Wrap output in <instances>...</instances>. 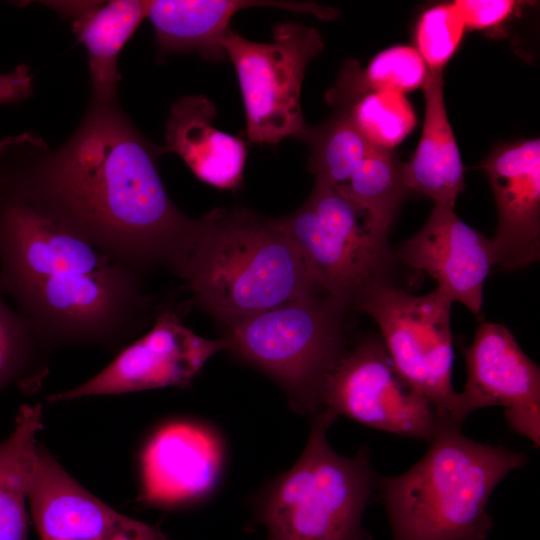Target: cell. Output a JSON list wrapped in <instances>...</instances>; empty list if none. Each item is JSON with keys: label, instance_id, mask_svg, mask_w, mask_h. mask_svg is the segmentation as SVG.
<instances>
[{"label": "cell", "instance_id": "obj_1", "mask_svg": "<svg viewBox=\"0 0 540 540\" xmlns=\"http://www.w3.org/2000/svg\"><path fill=\"white\" fill-rule=\"evenodd\" d=\"M153 144L114 101H90L72 136L50 149L22 133L0 141V186L119 262L181 277L198 220L171 200Z\"/></svg>", "mask_w": 540, "mask_h": 540}, {"label": "cell", "instance_id": "obj_2", "mask_svg": "<svg viewBox=\"0 0 540 540\" xmlns=\"http://www.w3.org/2000/svg\"><path fill=\"white\" fill-rule=\"evenodd\" d=\"M144 276L0 186V292L47 350L136 339L159 308Z\"/></svg>", "mask_w": 540, "mask_h": 540}, {"label": "cell", "instance_id": "obj_3", "mask_svg": "<svg viewBox=\"0 0 540 540\" xmlns=\"http://www.w3.org/2000/svg\"><path fill=\"white\" fill-rule=\"evenodd\" d=\"M461 427L437 419L430 447L416 464L377 478L392 540H488L489 498L511 471L527 464V456L470 439Z\"/></svg>", "mask_w": 540, "mask_h": 540}, {"label": "cell", "instance_id": "obj_4", "mask_svg": "<svg viewBox=\"0 0 540 540\" xmlns=\"http://www.w3.org/2000/svg\"><path fill=\"white\" fill-rule=\"evenodd\" d=\"M181 278L194 301L227 325L317 290L275 220L241 208H216L198 220Z\"/></svg>", "mask_w": 540, "mask_h": 540}, {"label": "cell", "instance_id": "obj_5", "mask_svg": "<svg viewBox=\"0 0 540 540\" xmlns=\"http://www.w3.org/2000/svg\"><path fill=\"white\" fill-rule=\"evenodd\" d=\"M336 418L326 408L313 415L301 456L259 496L265 540H370L362 517L378 476L367 447L353 457L331 448L327 430Z\"/></svg>", "mask_w": 540, "mask_h": 540}, {"label": "cell", "instance_id": "obj_6", "mask_svg": "<svg viewBox=\"0 0 540 540\" xmlns=\"http://www.w3.org/2000/svg\"><path fill=\"white\" fill-rule=\"evenodd\" d=\"M343 308L329 296L311 294L229 324L224 339L228 349L274 378L296 411L314 415L346 351Z\"/></svg>", "mask_w": 540, "mask_h": 540}, {"label": "cell", "instance_id": "obj_7", "mask_svg": "<svg viewBox=\"0 0 540 540\" xmlns=\"http://www.w3.org/2000/svg\"><path fill=\"white\" fill-rule=\"evenodd\" d=\"M299 251L317 289L344 307L384 281L390 262L387 238L335 187L316 182L307 201L274 219Z\"/></svg>", "mask_w": 540, "mask_h": 540}, {"label": "cell", "instance_id": "obj_8", "mask_svg": "<svg viewBox=\"0 0 540 540\" xmlns=\"http://www.w3.org/2000/svg\"><path fill=\"white\" fill-rule=\"evenodd\" d=\"M270 42H256L229 29L221 43L242 94L250 142L276 145L299 139L307 127L301 89L309 62L324 48L320 32L296 22L278 23Z\"/></svg>", "mask_w": 540, "mask_h": 540}, {"label": "cell", "instance_id": "obj_9", "mask_svg": "<svg viewBox=\"0 0 540 540\" xmlns=\"http://www.w3.org/2000/svg\"><path fill=\"white\" fill-rule=\"evenodd\" d=\"M452 303L439 288L413 295L385 281L356 302L378 325L399 378L432 403L437 419L450 418L458 394L452 387Z\"/></svg>", "mask_w": 540, "mask_h": 540}, {"label": "cell", "instance_id": "obj_10", "mask_svg": "<svg viewBox=\"0 0 540 540\" xmlns=\"http://www.w3.org/2000/svg\"><path fill=\"white\" fill-rule=\"evenodd\" d=\"M322 408L381 431L431 441L437 417L432 403L395 372L382 342L346 350L325 384Z\"/></svg>", "mask_w": 540, "mask_h": 540}, {"label": "cell", "instance_id": "obj_11", "mask_svg": "<svg viewBox=\"0 0 540 540\" xmlns=\"http://www.w3.org/2000/svg\"><path fill=\"white\" fill-rule=\"evenodd\" d=\"M151 328L123 347L86 382L48 397L51 402L118 395L163 387L187 388L206 361L228 349L225 339L201 337L182 323L177 310L159 306Z\"/></svg>", "mask_w": 540, "mask_h": 540}, {"label": "cell", "instance_id": "obj_12", "mask_svg": "<svg viewBox=\"0 0 540 540\" xmlns=\"http://www.w3.org/2000/svg\"><path fill=\"white\" fill-rule=\"evenodd\" d=\"M467 381L449 421L462 426L474 411L502 406L512 431L540 446V369L502 324L483 322L462 348Z\"/></svg>", "mask_w": 540, "mask_h": 540}, {"label": "cell", "instance_id": "obj_13", "mask_svg": "<svg viewBox=\"0 0 540 540\" xmlns=\"http://www.w3.org/2000/svg\"><path fill=\"white\" fill-rule=\"evenodd\" d=\"M497 207L495 264L521 270L540 256V140L496 147L482 164Z\"/></svg>", "mask_w": 540, "mask_h": 540}, {"label": "cell", "instance_id": "obj_14", "mask_svg": "<svg viewBox=\"0 0 540 540\" xmlns=\"http://www.w3.org/2000/svg\"><path fill=\"white\" fill-rule=\"evenodd\" d=\"M402 261L426 272L454 302L478 315L483 286L495 264L491 239L467 225L454 208L434 205L421 230L399 249Z\"/></svg>", "mask_w": 540, "mask_h": 540}, {"label": "cell", "instance_id": "obj_15", "mask_svg": "<svg viewBox=\"0 0 540 540\" xmlns=\"http://www.w3.org/2000/svg\"><path fill=\"white\" fill-rule=\"evenodd\" d=\"M223 459L222 441L208 426L176 422L162 427L143 457L145 500L174 505L205 497L220 478Z\"/></svg>", "mask_w": 540, "mask_h": 540}, {"label": "cell", "instance_id": "obj_16", "mask_svg": "<svg viewBox=\"0 0 540 540\" xmlns=\"http://www.w3.org/2000/svg\"><path fill=\"white\" fill-rule=\"evenodd\" d=\"M267 6L331 20L335 8L312 2L264 0H150L147 18L156 38L159 54L197 52L210 61L227 60L222 39L240 10Z\"/></svg>", "mask_w": 540, "mask_h": 540}, {"label": "cell", "instance_id": "obj_17", "mask_svg": "<svg viewBox=\"0 0 540 540\" xmlns=\"http://www.w3.org/2000/svg\"><path fill=\"white\" fill-rule=\"evenodd\" d=\"M28 500L41 540H111L128 518L87 491L41 446Z\"/></svg>", "mask_w": 540, "mask_h": 540}, {"label": "cell", "instance_id": "obj_18", "mask_svg": "<svg viewBox=\"0 0 540 540\" xmlns=\"http://www.w3.org/2000/svg\"><path fill=\"white\" fill-rule=\"evenodd\" d=\"M214 103L203 95L184 96L171 107L165 125L164 153L179 155L201 181L235 190L243 180L246 142L217 129Z\"/></svg>", "mask_w": 540, "mask_h": 540}, {"label": "cell", "instance_id": "obj_19", "mask_svg": "<svg viewBox=\"0 0 540 540\" xmlns=\"http://www.w3.org/2000/svg\"><path fill=\"white\" fill-rule=\"evenodd\" d=\"M44 4L70 21L75 35L86 48L91 100H117L118 57L147 18L148 1H50Z\"/></svg>", "mask_w": 540, "mask_h": 540}, {"label": "cell", "instance_id": "obj_20", "mask_svg": "<svg viewBox=\"0 0 540 540\" xmlns=\"http://www.w3.org/2000/svg\"><path fill=\"white\" fill-rule=\"evenodd\" d=\"M422 88L424 123L413 157L403 165L405 186L426 195L434 205L455 208L465 188L464 167L446 110L443 71H429Z\"/></svg>", "mask_w": 540, "mask_h": 540}, {"label": "cell", "instance_id": "obj_21", "mask_svg": "<svg viewBox=\"0 0 540 540\" xmlns=\"http://www.w3.org/2000/svg\"><path fill=\"white\" fill-rule=\"evenodd\" d=\"M42 428L41 405H22L12 432L0 443V540H28L26 502Z\"/></svg>", "mask_w": 540, "mask_h": 540}, {"label": "cell", "instance_id": "obj_22", "mask_svg": "<svg viewBox=\"0 0 540 540\" xmlns=\"http://www.w3.org/2000/svg\"><path fill=\"white\" fill-rule=\"evenodd\" d=\"M428 72L415 47L395 45L377 53L365 69L355 60L348 61L326 98L334 106L371 91L406 95L424 86Z\"/></svg>", "mask_w": 540, "mask_h": 540}, {"label": "cell", "instance_id": "obj_23", "mask_svg": "<svg viewBox=\"0 0 540 540\" xmlns=\"http://www.w3.org/2000/svg\"><path fill=\"white\" fill-rule=\"evenodd\" d=\"M403 165L393 150L374 147L347 184L336 188L365 214L371 229L384 238L408 191Z\"/></svg>", "mask_w": 540, "mask_h": 540}, {"label": "cell", "instance_id": "obj_24", "mask_svg": "<svg viewBox=\"0 0 540 540\" xmlns=\"http://www.w3.org/2000/svg\"><path fill=\"white\" fill-rule=\"evenodd\" d=\"M299 139L309 147L308 169L315 175L316 182L335 188L347 184L374 148L344 109H335L319 125H307Z\"/></svg>", "mask_w": 540, "mask_h": 540}, {"label": "cell", "instance_id": "obj_25", "mask_svg": "<svg viewBox=\"0 0 540 540\" xmlns=\"http://www.w3.org/2000/svg\"><path fill=\"white\" fill-rule=\"evenodd\" d=\"M47 349L0 295V392L10 385L35 391L47 372Z\"/></svg>", "mask_w": 540, "mask_h": 540}, {"label": "cell", "instance_id": "obj_26", "mask_svg": "<svg viewBox=\"0 0 540 540\" xmlns=\"http://www.w3.org/2000/svg\"><path fill=\"white\" fill-rule=\"evenodd\" d=\"M333 107L346 110L366 140L377 148L393 150L417 123L406 95L395 92L371 91Z\"/></svg>", "mask_w": 540, "mask_h": 540}, {"label": "cell", "instance_id": "obj_27", "mask_svg": "<svg viewBox=\"0 0 540 540\" xmlns=\"http://www.w3.org/2000/svg\"><path fill=\"white\" fill-rule=\"evenodd\" d=\"M466 26L453 2L426 9L415 27V49L428 71L441 72L460 46Z\"/></svg>", "mask_w": 540, "mask_h": 540}, {"label": "cell", "instance_id": "obj_28", "mask_svg": "<svg viewBox=\"0 0 540 540\" xmlns=\"http://www.w3.org/2000/svg\"><path fill=\"white\" fill-rule=\"evenodd\" d=\"M454 6L466 29H495L509 20L522 5L514 0H455Z\"/></svg>", "mask_w": 540, "mask_h": 540}, {"label": "cell", "instance_id": "obj_29", "mask_svg": "<svg viewBox=\"0 0 540 540\" xmlns=\"http://www.w3.org/2000/svg\"><path fill=\"white\" fill-rule=\"evenodd\" d=\"M33 74L26 64L0 74V104H18L33 95Z\"/></svg>", "mask_w": 540, "mask_h": 540}, {"label": "cell", "instance_id": "obj_30", "mask_svg": "<svg viewBox=\"0 0 540 540\" xmlns=\"http://www.w3.org/2000/svg\"><path fill=\"white\" fill-rule=\"evenodd\" d=\"M111 540H171L159 530L139 522L137 520L127 518L121 529L114 535Z\"/></svg>", "mask_w": 540, "mask_h": 540}]
</instances>
